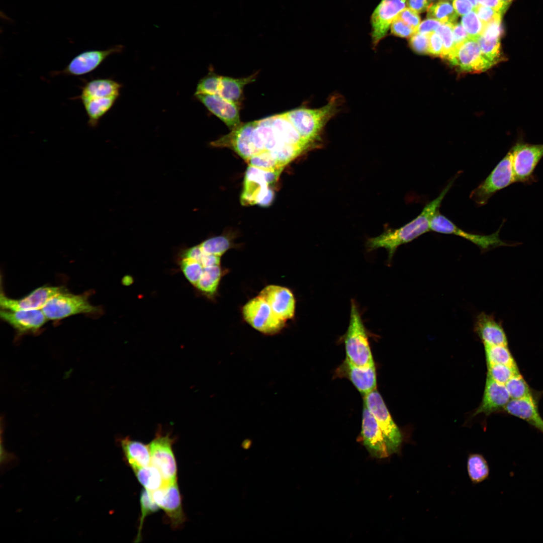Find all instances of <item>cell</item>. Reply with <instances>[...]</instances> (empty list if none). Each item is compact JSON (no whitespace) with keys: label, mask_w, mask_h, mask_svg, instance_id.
Segmentation results:
<instances>
[{"label":"cell","mask_w":543,"mask_h":543,"mask_svg":"<svg viewBox=\"0 0 543 543\" xmlns=\"http://www.w3.org/2000/svg\"><path fill=\"white\" fill-rule=\"evenodd\" d=\"M455 181L452 179L435 199L427 203L420 214L411 221L396 229H389L380 235L369 238L367 247L370 251L383 247L388 252L390 261L397 248L407 243L430 230L432 218L439 210L442 200Z\"/></svg>","instance_id":"cell-1"},{"label":"cell","mask_w":543,"mask_h":543,"mask_svg":"<svg viewBox=\"0 0 543 543\" xmlns=\"http://www.w3.org/2000/svg\"><path fill=\"white\" fill-rule=\"evenodd\" d=\"M341 102L339 97L333 96L320 108H301L284 113L302 137L315 144L327 123L338 112Z\"/></svg>","instance_id":"cell-2"},{"label":"cell","mask_w":543,"mask_h":543,"mask_svg":"<svg viewBox=\"0 0 543 543\" xmlns=\"http://www.w3.org/2000/svg\"><path fill=\"white\" fill-rule=\"evenodd\" d=\"M346 359L359 367L375 366L366 327L358 307L351 300L349 325L344 337Z\"/></svg>","instance_id":"cell-3"},{"label":"cell","mask_w":543,"mask_h":543,"mask_svg":"<svg viewBox=\"0 0 543 543\" xmlns=\"http://www.w3.org/2000/svg\"><path fill=\"white\" fill-rule=\"evenodd\" d=\"M281 172L248 165L244 176L241 204L262 207L270 205L274 196L271 186L278 180Z\"/></svg>","instance_id":"cell-4"},{"label":"cell","mask_w":543,"mask_h":543,"mask_svg":"<svg viewBox=\"0 0 543 543\" xmlns=\"http://www.w3.org/2000/svg\"><path fill=\"white\" fill-rule=\"evenodd\" d=\"M49 320H59L78 314H96L99 307L92 305L87 294L75 295L67 290L52 297L42 309Z\"/></svg>","instance_id":"cell-5"},{"label":"cell","mask_w":543,"mask_h":543,"mask_svg":"<svg viewBox=\"0 0 543 543\" xmlns=\"http://www.w3.org/2000/svg\"><path fill=\"white\" fill-rule=\"evenodd\" d=\"M515 182L510 150L485 179L472 191L470 197L477 205L483 206L496 192Z\"/></svg>","instance_id":"cell-6"},{"label":"cell","mask_w":543,"mask_h":543,"mask_svg":"<svg viewBox=\"0 0 543 543\" xmlns=\"http://www.w3.org/2000/svg\"><path fill=\"white\" fill-rule=\"evenodd\" d=\"M242 312L246 322L265 335L277 334L285 326L286 321L276 315L268 303L259 296L247 302Z\"/></svg>","instance_id":"cell-7"},{"label":"cell","mask_w":543,"mask_h":543,"mask_svg":"<svg viewBox=\"0 0 543 543\" xmlns=\"http://www.w3.org/2000/svg\"><path fill=\"white\" fill-rule=\"evenodd\" d=\"M364 402L380 426L390 455L397 452L402 443V436L377 389L364 396Z\"/></svg>","instance_id":"cell-8"},{"label":"cell","mask_w":543,"mask_h":543,"mask_svg":"<svg viewBox=\"0 0 543 543\" xmlns=\"http://www.w3.org/2000/svg\"><path fill=\"white\" fill-rule=\"evenodd\" d=\"M174 440L169 434L158 432L149 444L151 464L158 469L165 485L177 482L176 464L172 450Z\"/></svg>","instance_id":"cell-9"},{"label":"cell","mask_w":543,"mask_h":543,"mask_svg":"<svg viewBox=\"0 0 543 543\" xmlns=\"http://www.w3.org/2000/svg\"><path fill=\"white\" fill-rule=\"evenodd\" d=\"M500 228L496 232L490 235L470 233L458 227L442 215L439 210L435 214L430 222V230L440 233L459 236L468 240L484 250L500 246H511V244L505 242L500 238Z\"/></svg>","instance_id":"cell-10"},{"label":"cell","mask_w":543,"mask_h":543,"mask_svg":"<svg viewBox=\"0 0 543 543\" xmlns=\"http://www.w3.org/2000/svg\"><path fill=\"white\" fill-rule=\"evenodd\" d=\"M510 150L516 182L531 181L535 168L543 157V144L518 142Z\"/></svg>","instance_id":"cell-11"},{"label":"cell","mask_w":543,"mask_h":543,"mask_svg":"<svg viewBox=\"0 0 543 543\" xmlns=\"http://www.w3.org/2000/svg\"><path fill=\"white\" fill-rule=\"evenodd\" d=\"M447 60L469 72H481L492 66L483 56L477 39L470 38L455 46Z\"/></svg>","instance_id":"cell-12"},{"label":"cell","mask_w":543,"mask_h":543,"mask_svg":"<svg viewBox=\"0 0 543 543\" xmlns=\"http://www.w3.org/2000/svg\"><path fill=\"white\" fill-rule=\"evenodd\" d=\"M124 47L115 45L105 50H89L75 56L62 70L56 74L80 76L90 73L98 68L109 56L121 52Z\"/></svg>","instance_id":"cell-13"},{"label":"cell","mask_w":543,"mask_h":543,"mask_svg":"<svg viewBox=\"0 0 543 543\" xmlns=\"http://www.w3.org/2000/svg\"><path fill=\"white\" fill-rule=\"evenodd\" d=\"M406 6V0H382L379 3L371 18L374 47L386 36L393 21Z\"/></svg>","instance_id":"cell-14"},{"label":"cell","mask_w":543,"mask_h":543,"mask_svg":"<svg viewBox=\"0 0 543 543\" xmlns=\"http://www.w3.org/2000/svg\"><path fill=\"white\" fill-rule=\"evenodd\" d=\"M150 493L154 502L164 511L172 527H180L186 517L177 482L165 485Z\"/></svg>","instance_id":"cell-15"},{"label":"cell","mask_w":543,"mask_h":543,"mask_svg":"<svg viewBox=\"0 0 543 543\" xmlns=\"http://www.w3.org/2000/svg\"><path fill=\"white\" fill-rule=\"evenodd\" d=\"M66 290L63 287L44 286L18 299L1 293L0 305L1 309L13 310L42 309L52 297Z\"/></svg>","instance_id":"cell-16"},{"label":"cell","mask_w":543,"mask_h":543,"mask_svg":"<svg viewBox=\"0 0 543 543\" xmlns=\"http://www.w3.org/2000/svg\"><path fill=\"white\" fill-rule=\"evenodd\" d=\"M361 436L363 444L371 456L384 459L390 456L386 441L376 420L364 404Z\"/></svg>","instance_id":"cell-17"},{"label":"cell","mask_w":543,"mask_h":543,"mask_svg":"<svg viewBox=\"0 0 543 543\" xmlns=\"http://www.w3.org/2000/svg\"><path fill=\"white\" fill-rule=\"evenodd\" d=\"M0 316L20 334L37 331L48 320L42 309L13 310L1 309Z\"/></svg>","instance_id":"cell-18"},{"label":"cell","mask_w":543,"mask_h":543,"mask_svg":"<svg viewBox=\"0 0 543 543\" xmlns=\"http://www.w3.org/2000/svg\"><path fill=\"white\" fill-rule=\"evenodd\" d=\"M259 296L268 303L280 318L286 321L294 317L296 301L293 293L288 288L268 285L261 291Z\"/></svg>","instance_id":"cell-19"},{"label":"cell","mask_w":543,"mask_h":543,"mask_svg":"<svg viewBox=\"0 0 543 543\" xmlns=\"http://www.w3.org/2000/svg\"><path fill=\"white\" fill-rule=\"evenodd\" d=\"M195 97L211 113L221 120L231 130L241 123L238 105L219 95L198 94Z\"/></svg>","instance_id":"cell-20"},{"label":"cell","mask_w":543,"mask_h":543,"mask_svg":"<svg viewBox=\"0 0 543 543\" xmlns=\"http://www.w3.org/2000/svg\"><path fill=\"white\" fill-rule=\"evenodd\" d=\"M337 373L341 377L348 379L364 396L376 389L377 378L375 366L359 367L345 359L338 368Z\"/></svg>","instance_id":"cell-21"},{"label":"cell","mask_w":543,"mask_h":543,"mask_svg":"<svg viewBox=\"0 0 543 543\" xmlns=\"http://www.w3.org/2000/svg\"><path fill=\"white\" fill-rule=\"evenodd\" d=\"M510 400L505 385L487 377L482 401L475 414H489L504 409Z\"/></svg>","instance_id":"cell-22"},{"label":"cell","mask_w":543,"mask_h":543,"mask_svg":"<svg viewBox=\"0 0 543 543\" xmlns=\"http://www.w3.org/2000/svg\"><path fill=\"white\" fill-rule=\"evenodd\" d=\"M475 330L484 345H508L504 329L493 316L482 312L476 318Z\"/></svg>","instance_id":"cell-23"},{"label":"cell","mask_w":543,"mask_h":543,"mask_svg":"<svg viewBox=\"0 0 543 543\" xmlns=\"http://www.w3.org/2000/svg\"><path fill=\"white\" fill-rule=\"evenodd\" d=\"M504 410L507 413L526 421L543 433V418L533 396L511 399Z\"/></svg>","instance_id":"cell-24"},{"label":"cell","mask_w":543,"mask_h":543,"mask_svg":"<svg viewBox=\"0 0 543 543\" xmlns=\"http://www.w3.org/2000/svg\"><path fill=\"white\" fill-rule=\"evenodd\" d=\"M121 84L109 78H98L87 81L81 88L78 96L80 101L85 99L118 98Z\"/></svg>","instance_id":"cell-25"},{"label":"cell","mask_w":543,"mask_h":543,"mask_svg":"<svg viewBox=\"0 0 543 543\" xmlns=\"http://www.w3.org/2000/svg\"><path fill=\"white\" fill-rule=\"evenodd\" d=\"M121 445L130 467H146L151 464L149 445L125 437L121 440Z\"/></svg>","instance_id":"cell-26"},{"label":"cell","mask_w":543,"mask_h":543,"mask_svg":"<svg viewBox=\"0 0 543 543\" xmlns=\"http://www.w3.org/2000/svg\"><path fill=\"white\" fill-rule=\"evenodd\" d=\"M254 77V75L240 78L221 76L218 95L239 105L242 98L244 86L252 82Z\"/></svg>","instance_id":"cell-27"},{"label":"cell","mask_w":543,"mask_h":543,"mask_svg":"<svg viewBox=\"0 0 543 543\" xmlns=\"http://www.w3.org/2000/svg\"><path fill=\"white\" fill-rule=\"evenodd\" d=\"M132 469L139 482L150 492L165 485L160 472L151 464L146 467H133Z\"/></svg>","instance_id":"cell-28"},{"label":"cell","mask_w":543,"mask_h":543,"mask_svg":"<svg viewBox=\"0 0 543 543\" xmlns=\"http://www.w3.org/2000/svg\"><path fill=\"white\" fill-rule=\"evenodd\" d=\"M222 276V270L219 265L204 267L201 277L196 288L202 293L212 296L218 289Z\"/></svg>","instance_id":"cell-29"},{"label":"cell","mask_w":543,"mask_h":543,"mask_svg":"<svg viewBox=\"0 0 543 543\" xmlns=\"http://www.w3.org/2000/svg\"><path fill=\"white\" fill-rule=\"evenodd\" d=\"M427 11V18L436 20L442 24L453 25L457 23L458 18L453 6L446 1L431 4Z\"/></svg>","instance_id":"cell-30"},{"label":"cell","mask_w":543,"mask_h":543,"mask_svg":"<svg viewBox=\"0 0 543 543\" xmlns=\"http://www.w3.org/2000/svg\"><path fill=\"white\" fill-rule=\"evenodd\" d=\"M467 471L471 481L480 483L488 477L489 469L487 461L480 454H470L467 460Z\"/></svg>","instance_id":"cell-31"},{"label":"cell","mask_w":543,"mask_h":543,"mask_svg":"<svg viewBox=\"0 0 543 543\" xmlns=\"http://www.w3.org/2000/svg\"><path fill=\"white\" fill-rule=\"evenodd\" d=\"M477 41L483 56L492 66L502 60L500 38L481 35Z\"/></svg>","instance_id":"cell-32"},{"label":"cell","mask_w":543,"mask_h":543,"mask_svg":"<svg viewBox=\"0 0 543 543\" xmlns=\"http://www.w3.org/2000/svg\"><path fill=\"white\" fill-rule=\"evenodd\" d=\"M487 364H503L517 367L507 345H484Z\"/></svg>","instance_id":"cell-33"},{"label":"cell","mask_w":543,"mask_h":543,"mask_svg":"<svg viewBox=\"0 0 543 543\" xmlns=\"http://www.w3.org/2000/svg\"><path fill=\"white\" fill-rule=\"evenodd\" d=\"M505 385L511 399L533 396L529 386L520 373L512 377Z\"/></svg>","instance_id":"cell-34"},{"label":"cell","mask_w":543,"mask_h":543,"mask_svg":"<svg viewBox=\"0 0 543 543\" xmlns=\"http://www.w3.org/2000/svg\"><path fill=\"white\" fill-rule=\"evenodd\" d=\"M487 377L505 385L512 377L519 373L518 367L503 364H487Z\"/></svg>","instance_id":"cell-35"},{"label":"cell","mask_w":543,"mask_h":543,"mask_svg":"<svg viewBox=\"0 0 543 543\" xmlns=\"http://www.w3.org/2000/svg\"><path fill=\"white\" fill-rule=\"evenodd\" d=\"M200 245L205 253L221 256L230 248L231 242L226 236H218L205 240Z\"/></svg>","instance_id":"cell-36"},{"label":"cell","mask_w":543,"mask_h":543,"mask_svg":"<svg viewBox=\"0 0 543 543\" xmlns=\"http://www.w3.org/2000/svg\"><path fill=\"white\" fill-rule=\"evenodd\" d=\"M180 265L186 278L196 287L203 272L204 266L202 263L194 259L182 257Z\"/></svg>","instance_id":"cell-37"},{"label":"cell","mask_w":543,"mask_h":543,"mask_svg":"<svg viewBox=\"0 0 543 543\" xmlns=\"http://www.w3.org/2000/svg\"><path fill=\"white\" fill-rule=\"evenodd\" d=\"M461 24L469 38L473 39H477L482 34L485 27L474 10L462 17Z\"/></svg>","instance_id":"cell-38"},{"label":"cell","mask_w":543,"mask_h":543,"mask_svg":"<svg viewBox=\"0 0 543 543\" xmlns=\"http://www.w3.org/2000/svg\"><path fill=\"white\" fill-rule=\"evenodd\" d=\"M452 25L441 24L435 31L441 37L443 43V50L441 56L446 59H448L455 47Z\"/></svg>","instance_id":"cell-39"},{"label":"cell","mask_w":543,"mask_h":543,"mask_svg":"<svg viewBox=\"0 0 543 543\" xmlns=\"http://www.w3.org/2000/svg\"><path fill=\"white\" fill-rule=\"evenodd\" d=\"M221 76L213 72L209 73L198 82L195 94H208L218 95Z\"/></svg>","instance_id":"cell-40"},{"label":"cell","mask_w":543,"mask_h":543,"mask_svg":"<svg viewBox=\"0 0 543 543\" xmlns=\"http://www.w3.org/2000/svg\"><path fill=\"white\" fill-rule=\"evenodd\" d=\"M140 504L141 516L136 541H138V540L140 538L141 531L145 517L148 514L156 511L159 508L153 500L150 491L146 489H144L141 492Z\"/></svg>","instance_id":"cell-41"},{"label":"cell","mask_w":543,"mask_h":543,"mask_svg":"<svg viewBox=\"0 0 543 543\" xmlns=\"http://www.w3.org/2000/svg\"><path fill=\"white\" fill-rule=\"evenodd\" d=\"M409 44L412 49L419 54L428 53V35L415 33L410 37Z\"/></svg>","instance_id":"cell-42"},{"label":"cell","mask_w":543,"mask_h":543,"mask_svg":"<svg viewBox=\"0 0 543 543\" xmlns=\"http://www.w3.org/2000/svg\"><path fill=\"white\" fill-rule=\"evenodd\" d=\"M391 32L395 36L402 38H410L416 31L398 16L391 25Z\"/></svg>","instance_id":"cell-43"},{"label":"cell","mask_w":543,"mask_h":543,"mask_svg":"<svg viewBox=\"0 0 543 543\" xmlns=\"http://www.w3.org/2000/svg\"><path fill=\"white\" fill-rule=\"evenodd\" d=\"M480 20L485 25L497 19H502L503 14L491 8L479 4L474 9Z\"/></svg>","instance_id":"cell-44"},{"label":"cell","mask_w":543,"mask_h":543,"mask_svg":"<svg viewBox=\"0 0 543 543\" xmlns=\"http://www.w3.org/2000/svg\"><path fill=\"white\" fill-rule=\"evenodd\" d=\"M398 17L411 27L416 32L421 20L418 13L409 8H406L399 13Z\"/></svg>","instance_id":"cell-45"},{"label":"cell","mask_w":543,"mask_h":543,"mask_svg":"<svg viewBox=\"0 0 543 543\" xmlns=\"http://www.w3.org/2000/svg\"><path fill=\"white\" fill-rule=\"evenodd\" d=\"M501 19H497L485 24L482 35L501 38L503 34Z\"/></svg>","instance_id":"cell-46"},{"label":"cell","mask_w":543,"mask_h":543,"mask_svg":"<svg viewBox=\"0 0 543 543\" xmlns=\"http://www.w3.org/2000/svg\"><path fill=\"white\" fill-rule=\"evenodd\" d=\"M428 53L435 56H440L443 50V43L440 36L435 32L428 35Z\"/></svg>","instance_id":"cell-47"},{"label":"cell","mask_w":543,"mask_h":543,"mask_svg":"<svg viewBox=\"0 0 543 543\" xmlns=\"http://www.w3.org/2000/svg\"><path fill=\"white\" fill-rule=\"evenodd\" d=\"M441 24L436 20L428 18L420 23L416 32L421 34L428 35L431 33L435 32Z\"/></svg>","instance_id":"cell-48"},{"label":"cell","mask_w":543,"mask_h":543,"mask_svg":"<svg viewBox=\"0 0 543 543\" xmlns=\"http://www.w3.org/2000/svg\"><path fill=\"white\" fill-rule=\"evenodd\" d=\"M452 6L460 16H464L475 9L470 0H453Z\"/></svg>","instance_id":"cell-49"},{"label":"cell","mask_w":543,"mask_h":543,"mask_svg":"<svg viewBox=\"0 0 543 543\" xmlns=\"http://www.w3.org/2000/svg\"><path fill=\"white\" fill-rule=\"evenodd\" d=\"M452 34L455 46L462 43L469 37L462 24L456 23L452 25Z\"/></svg>","instance_id":"cell-50"},{"label":"cell","mask_w":543,"mask_h":543,"mask_svg":"<svg viewBox=\"0 0 543 543\" xmlns=\"http://www.w3.org/2000/svg\"><path fill=\"white\" fill-rule=\"evenodd\" d=\"M406 5L417 13L424 12L431 4L429 0H406Z\"/></svg>","instance_id":"cell-51"},{"label":"cell","mask_w":543,"mask_h":543,"mask_svg":"<svg viewBox=\"0 0 543 543\" xmlns=\"http://www.w3.org/2000/svg\"><path fill=\"white\" fill-rule=\"evenodd\" d=\"M480 5L491 8L503 14L507 9L501 0H478Z\"/></svg>","instance_id":"cell-52"},{"label":"cell","mask_w":543,"mask_h":543,"mask_svg":"<svg viewBox=\"0 0 543 543\" xmlns=\"http://www.w3.org/2000/svg\"><path fill=\"white\" fill-rule=\"evenodd\" d=\"M220 261L221 256L213 254H206L204 253L201 259V263L204 267H206L219 265L220 264Z\"/></svg>","instance_id":"cell-53"},{"label":"cell","mask_w":543,"mask_h":543,"mask_svg":"<svg viewBox=\"0 0 543 543\" xmlns=\"http://www.w3.org/2000/svg\"><path fill=\"white\" fill-rule=\"evenodd\" d=\"M133 280L131 277L129 276L125 277L122 280V282L125 285H128L132 283Z\"/></svg>","instance_id":"cell-54"},{"label":"cell","mask_w":543,"mask_h":543,"mask_svg":"<svg viewBox=\"0 0 543 543\" xmlns=\"http://www.w3.org/2000/svg\"><path fill=\"white\" fill-rule=\"evenodd\" d=\"M504 5L508 8L513 0H501Z\"/></svg>","instance_id":"cell-55"},{"label":"cell","mask_w":543,"mask_h":543,"mask_svg":"<svg viewBox=\"0 0 543 543\" xmlns=\"http://www.w3.org/2000/svg\"><path fill=\"white\" fill-rule=\"evenodd\" d=\"M437 1V0H429V1L430 2V3L431 4H432V3H433V2H435Z\"/></svg>","instance_id":"cell-56"},{"label":"cell","mask_w":543,"mask_h":543,"mask_svg":"<svg viewBox=\"0 0 543 543\" xmlns=\"http://www.w3.org/2000/svg\"><path fill=\"white\" fill-rule=\"evenodd\" d=\"M440 1H447V0H440ZM449 1H451V0H449Z\"/></svg>","instance_id":"cell-57"}]
</instances>
